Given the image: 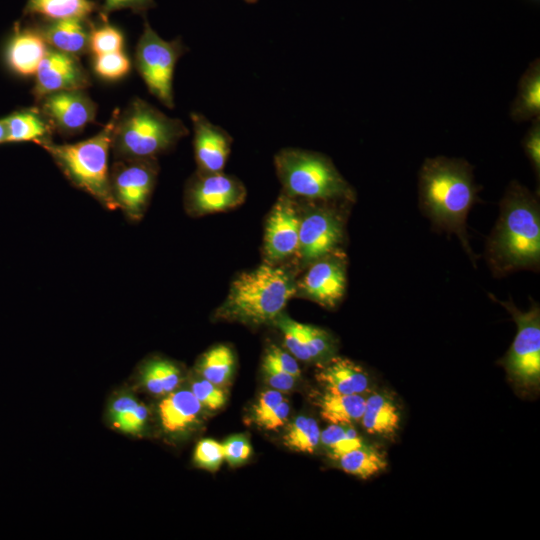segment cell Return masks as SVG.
Returning <instances> with one entry per match:
<instances>
[{
    "label": "cell",
    "instance_id": "obj_42",
    "mask_svg": "<svg viewBox=\"0 0 540 540\" xmlns=\"http://www.w3.org/2000/svg\"><path fill=\"white\" fill-rule=\"evenodd\" d=\"M289 412V402L284 398L273 410L258 420L256 424L267 430L278 429L286 422Z\"/></svg>",
    "mask_w": 540,
    "mask_h": 540
},
{
    "label": "cell",
    "instance_id": "obj_47",
    "mask_svg": "<svg viewBox=\"0 0 540 540\" xmlns=\"http://www.w3.org/2000/svg\"><path fill=\"white\" fill-rule=\"evenodd\" d=\"M246 3L248 4H254L256 3L258 0H244Z\"/></svg>",
    "mask_w": 540,
    "mask_h": 540
},
{
    "label": "cell",
    "instance_id": "obj_28",
    "mask_svg": "<svg viewBox=\"0 0 540 540\" xmlns=\"http://www.w3.org/2000/svg\"><path fill=\"white\" fill-rule=\"evenodd\" d=\"M142 382L146 389L155 395L168 394L177 388L180 371L170 361L154 360L144 367Z\"/></svg>",
    "mask_w": 540,
    "mask_h": 540
},
{
    "label": "cell",
    "instance_id": "obj_16",
    "mask_svg": "<svg viewBox=\"0 0 540 540\" xmlns=\"http://www.w3.org/2000/svg\"><path fill=\"white\" fill-rule=\"evenodd\" d=\"M194 152L199 171L222 172L231 152L232 137L220 126L210 122L203 114L192 112Z\"/></svg>",
    "mask_w": 540,
    "mask_h": 540
},
{
    "label": "cell",
    "instance_id": "obj_40",
    "mask_svg": "<svg viewBox=\"0 0 540 540\" xmlns=\"http://www.w3.org/2000/svg\"><path fill=\"white\" fill-rule=\"evenodd\" d=\"M223 452L224 459L230 464H241L249 458L251 446L246 438L234 436L223 444Z\"/></svg>",
    "mask_w": 540,
    "mask_h": 540
},
{
    "label": "cell",
    "instance_id": "obj_25",
    "mask_svg": "<svg viewBox=\"0 0 540 540\" xmlns=\"http://www.w3.org/2000/svg\"><path fill=\"white\" fill-rule=\"evenodd\" d=\"M96 10L92 0H27L24 14L38 15L49 21L87 19Z\"/></svg>",
    "mask_w": 540,
    "mask_h": 540
},
{
    "label": "cell",
    "instance_id": "obj_43",
    "mask_svg": "<svg viewBox=\"0 0 540 540\" xmlns=\"http://www.w3.org/2000/svg\"><path fill=\"white\" fill-rule=\"evenodd\" d=\"M267 383L275 390L280 392L289 391L295 384L296 377L293 375L276 369L270 365L263 364Z\"/></svg>",
    "mask_w": 540,
    "mask_h": 540
},
{
    "label": "cell",
    "instance_id": "obj_15",
    "mask_svg": "<svg viewBox=\"0 0 540 540\" xmlns=\"http://www.w3.org/2000/svg\"><path fill=\"white\" fill-rule=\"evenodd\" d=\"M292 197L282 195L266 223L264 252L268 260H283L298 249L300 217Z\"/></svg>",
    "mask_w": 540,
    "mask_h": 540
},
{
    "label": "cell",
    "instance_id": "obj_37",
    "mask_svg": "<svg viewBox=\"0 0 540 540\" xmlns=\"http://www.w3.org/2000/svg\"><path fill=\"white\" fill-rule=\"evenodd\" d=\"M147 417V407L138 403L135 407L111 418V420L116 428L123 432L138 433L143 429Z\"/></svg>",
    "mask_w": 540,
    "mask_h": 540
},
{
    "label": "cell",
    "instance_id": "obj_7",
    "mask_svg": "<svg viewBox=\"0 0 540 540\" xmlns=\"http://www.w3.org/2000/svg\"><path fill=\"white\" fill-rule=\"evenodd\" d=\"M517 325V333L502 364L512 382L525 389L538 390L540 384V309L533 303L527 311L513 301H500Z\"/></svg>",
    "mask_w": 540,
    "mask_h": 540
},
{
    "label": "cell",
    "instance_id": "obj_44",
    "mask_svg": "<svg viewBox=\"0 0 540 540\" xmlns=\"http://www.w3.org/2000/svg\"><path fill=\"white\" fill-rule=\"evenodd\" d=\"M284 399L282 393L272 389L263 392L254 405L253 418L255 423L273 410Z\"/></svg>",
    "mask_w": 540,
    "mask_h": 540
},
{
    "label": "cell",
    "instance_id": "obj_45",
    "mask_svg": "<svg viewBox=\"0 0 540 540\" xmlns=\"http://www.w3.org/2000/svg\"><path fill=\"white\" fill-rule=\"evenodd\" d=\"M139 402L132 396L123 395L117 398L110 407V418H113L133 407Z\"/></svg>",
    "mask_w": 540,
    "mask_h": 540
},
{
    "label": "cell",
    "instance_id": "obj_27",
    "mask_svg": "<svg viewBox=\"0 0 540 540\" xmlns=\"http://www.w3.org/2000/svg\"><path fill=\"white\" fill-rule=\"evenodd\" d=\"M234 369V355L225 345H218L206 352L199 363L202 377L222 386L228 382Z\"/></svg>",
    "mask_w": 540,
    "mask_h": 540
},
{
    "label": "cell",
    "instance_id": "obj_24",
    "mask_svg": "<svg viewBox=\"0 0 540 540\" xmlns=\"http://www.w3.org/2000/svg\"><path fill=\"white\" fill-rule=\"evenodd\" d=\"M366 397L363 394L325 392L317 399L320 414L330 424H353L361 420Z\"/></svg>",
    "mask_w": 540,
    "mask_h": 540
},
{
    "label": "cell",
    "instance_id": "obj_14",
    "mask_svg": "<svg viewBox=\"0 0 540 540\" xmlns=\"http://www.w3.org/2000/svg\"><path fill=\"white\" fill-rule=\"evenodd\" d=\"M90 86L89 75L76 56L48 49L37 72L33 94L43 96L65 90H84Z\"/></svg>",
    "mask_w": 540,
    "mask_h": 540
},
{
    "label": "cell",
    "instance_id": "obj_36",
    "mask_svg": "<svg viewBox=\"0 0 540 540\" xmlns=\"http://www.w3.org/2000/svg\"><path fill=\"white\" fill-rule=\"evenodd\" d=\"M223 459V444L212 439H203L197 444L194 460L198 466L215 471Z\"/></svg>",
    "mask_w": 540,
    "mask_h": 540
},
{
    "label": "cell",
    "instance_id": "obj_13",
    "mask_svg": "<svg viewBox=\"0 0 540 540\" xmlns=\"http://www.w3.org/2000/svg\"><path fill=\"white\" fill-rule=\"evenodd\" d=\"M38 102L52 128L65 136L80 133L96 117V104L83 90L50 93Z\"/></svg>",
    "mask_w": 540,
    "mask_h": 540
},
{
    "label": "cell",
    "instance_id": "obj_18",
    "mask_svg": "<svg viewBox=\"0 0 540 540\" xmlns=\"http://www.w3.org/2000/svg\"><path fill=\"white\" fill-rule=\"evenodd\" d=\"M327 392L335 394H364L370 389L367 372L353 361L331 357L316 374Z\"/></svg>",
    "mask_w": 540,
    "mask_h": 540
},
{
    "label": "cell",
    "instance_id": "obj_12",
    "mask_svg": "<svg viewBox=\"0 0 540 540\" xmlns=\"http://www.w3.org/2000/svg\"><path fill=\"white\" fill-rule=\"evenodd\" d=\"M346 286V261L335 252L311 263L296 289L321 306L334 308L344 297Z\"/></svg>",
    "mask_w": 540,
    "mask_h": 540
},
{
    "label": "cell",
    "instance_id": "obj_4",
    "mask_svg": "<svg viewBox=\"0 0 540 540\" xmlns=\"http://www.w3.org/2000/svg\"><path fill=\"white\" fill-rule=\"evenodd\" d=\"M188 134L184 123L143 99H133L116 117L111 148L118 159H150Z\"/></svg>",
    "mask_w": 540,
    "mask_h": 540
},
{
    "label": "cell",
    "instance_id": "obj_26",
    "mask_svg": "<svg viewBox=\"0 0 540 540\" xmlns=\"http://www.w3.org/2000/svg\"><path fill=\"white\" fill-rule=\"evenodd\" d=\"M336 461L344 472L361 479H368L387 466L385 454L366 443L342 454Z\"/></svg>",
    "mask_w": 540,
    "mask_h": 540
},
{
    "label": "cell",
    "instance_id": "obj_5",
    "mask_svg": "<svg viewBox=\"0 0 540 540\" xmlns=\"http://www.w3.org/2000/svg\"><path fill=\"white\" fill-rule=\"evenodd\" d=\"M119 110L93 137L72 144L47 142L43 148L76 187L84 190L110 210L117 208L110 187L108 155Z\"/></svg>",
    "mask_w": 540,
    "mask_h": 540
},
{
    "label": "cell",
    "instance_id": "obj_38",
    "mask_svg": "<svg viewBox=\"0 0 540 540\" xmlns=\"http://www.w3.org/2000/svg\"><path fill=\"white\" fill-rule=\"evenodd\" d=\"M522 146L530 161L537 178L540 175V117L532 120V124L526 132Z\"/></svg>",
    "mask_w": 540,
    "mask_h": 540
},
{
    "label": "cell",
    "instance_id": "obj_8",
    "mask_svg": "<svg viewBox=\"0 0 540 540\" xmlns=\"http://www.w3.org/2000/svg\"><path fill=\"white\" fill-rule=\"evenodd\" d=\"M186 51L176 39H162L145 21L143 32L135 51V66L150 93L163 105L173 109V76L178 59Z\"/></svg>",
    "mask_w": 540,
    "mask_h": 540
},
{
    "label": "cell",
    "instance_id": "obj_29",
    "mask_svg": "<svg viewBox=\"0 0 540 540\" xmlns=\"http://www.w3.org/2000/svg\"><path fill=\"white\" fill-rule=\"evenodd\" d=\"M320 443L326 448L333 459L365 444L352 424H330L321 431Z\"/></svg>",
    "mask_w": 540,
    "mask_h": 540
},
{
    "label": "cell",
    "instance_id": "obj_34",
    "mask_svg": "<svg viewBox=\"0 0 540 540\" xmlns=\"http://www.w3.org/2000/svg\"><path fill=\"white\" fill-rule=\"evenodd\" d=\"M277 325L283 333L284 342L289 351L299 360L311 361L304 345L300 331V323L293 321L288 317H280L277 321Z\"/></svg>",
    "mask_w": 540,
    "mask_h": 540
},
{
    "label": "cell",
    "instance_id": "obj_17",
    "mask_svg": "<svg viewBox=\"0 0 540 540\" xmlns=\"http://www.w3.org/2000/svg\"><path fill=\"white\" fill-rule=\"evenodd\" d=\"M47 51L41 29L17 27L6 48V61L13 72L27 77L36 74Z\"/></svg>",
    "mask_w": 540,
    "mask_h": 540
},
{
    "label": "cell",
    "instance_id": "obj_39",
    "mask_svg": "<svg viewBox=\"0 0 540 540\" xmlns=\"http://www.w3.org/2000/svg\"><path fill=\"white\" fill-rule=\"evenodd\" d=\"M263 364L289 373L296 378L300 376V369L294 357L274 345L268 349Z\"/></svg>",
    "mask_w": 540,
    "mask_h": 540
},
{
    "label": "cell",
    "instance_id": "obj_46",
    "mask_svg": "<svg viewBox=\"0 0 540 540\" xmlns=\"http://www.w3.org/2000/svg\"><path fill=\"white\" fill-rule=\"evenodd\" d=\"M5 139H6V128H5L4 119H1L0 120V143L5 142Z\"/></svg>",
    "mask_w": 540,
    "mask_h": 540
},
{
    "label": "cell",
    "instance_id": "obj_30",
    "mask_svg": "<svg viewBox=\"0 0 540 540\" xmlns=\"http://www.w3.org/2000/svg\"><path fill=\"white\" fill-rule=\"evenodd\" d=\"M320 428L315 419L299 416L291 422L284 435L285 444L296 451L312 453L320 443Z\"/></svg>",
    "mask_w": 540,
    "mask_h": 540
},
{
    "label": "cell",
    "instance_id": "obj_21",
    "mask_svg": "<svg viewBox=\"0 0 540 540\" xmlns=\"http://www.w3.org/2000/svg\"><path fill=\"white\" fill-rule=\"evenodd\" d=\"M90 30L86 19L71 18L50 21L41 32L53 49L78 56L89 49Z\"/></svg>",
    "mask_w": 540,
    "mask_h": 540
},
{
    "label": "cell",
    "instance_id": "obj_2",
    "mask_svg": "<svg viewBox=\"0 0 540 540\" xmlns=\"http://www.w3.org/2000/svg\"><path fill=\"white\" fill-rule=\"evenodd\" d=\"M479 189L473 168L464 159L427 158L419 171V202L423 213L436 228L455 234L472 261L475 255L468 241L466 220L478 201Z\"/></svg>",
    "mask_w": 540,
    "mask_h": 540
},
{
    "label": "cell",
    "instance_id": "obj_1",
    "mask_svg": "<svg viewBox=\"0 0 540 540\" xmlns=\"http://www.w3.org/2000/svg\"><path fill=\"white\" fill-rule=\"evenodd\" d=\"M486 259L495 276L540 265V205L538 197L511 181L500 202V213L486 244Z\"/></svg>",
    "mask_w": 540,
    "mask_h": 540
},
{
    "label": "cell",
    "instance_id": "obj_33",
    "mask_svg": "<svg viewBox=\"0 0 540 540\" xmlns=\"http://www.w3.org/2000/svg\"><path fill=\"white\" fill-rule=\"evenodd\" d=\"M93 66L98 76L107 80H116L128 74L131 63L125 53L116 51L95 56Z\"/></svg>",
    "mask_w": 540,
    "mask_h": 540
},
{
    "label": "cell",
    "instance_id": "obj_6",
    "mask_svg": "<svg viewBox=\"0 0 540 540\" xmlns=\"http://www.w3.org/2000/svg\"><path fill=\"white\" fill-rule=\"evenodd\" d=\"M285 194L310 200L352 201L354 190L329 157L295 148L280 150L274 159Z\"/></svg>",
    "mask_w": 540,
    "mask_h": 540
},
{
    "label": "cell",
    "instance_id": "obj_31",
    "mask_svg": "<svg viewBox=\"0 0 540 540\" xmlns=\"http://www.w3.org/2000/svg\"><path fill=\"white\" fill-rule=\"evenodd\" d=\"M123 43V34L112 25L104 24L90 30L89 48L94 56L122 51Z\"/></svg>",
    "mask_w": 540,
    "mask_h": 540
},
{
    "label": "cell",
    "instance_id": "obj_23",
    "mask_svg": "<svg viewBox=\"0 0 540 540\" xmlns=\"http://www.w3.org/2000/svg\"><path fill=\"white\" fill-rule=\"evenodd\" d=\"M510 116L515 122L532 121L540 117L539 58L534 59L522 74L511 104Z\"/></svg>",
    "mask_w": 540,
    "mask_h": 540
},
{
    "label": "cell",
    "instance_id": "obj_20",
    "mask_svg": "<svg viewBox=\"0 0 540 540\" xmlns=\"http://www.w3.org/2000/svg\"><path fill=\"white\" fill-rule=\"evenodd\" d=\"M202 409L191 390L172 391L159 404L161 425L169 433L183 432L198 421Z\"/></svg>",
    "mask_w": 540,
    "mask_h": 540
},
{
    "label": "cell",
    "instance_id": "obj_41",
    "mask_svg": "<svg viewBox=\"0 0 540 540\" xmlns=\"http://www.w3.org/2000/svg\"><path fill=\"white\" fill-rule=\"evenodd\" d=\"M155 5L154 0H103L100 14L106 20L113 11L130 9L135 13H141L155 7Z\"/></svg>",
    "mask_w": 540,
    "mask_h": 540
},
{
    "label": "cell",
    "instance_id": "obj_32",
    "mask_svg": "<svg viewBox=\"0 0 540 540\" xmlns=\"http://www.w3.org/2000/svg\"><path fill=\"white\" fill-rule=\"evenodd\" d=\"M300 331L311 360L328 358L332 354L334 342L328 332L302 323H300Z\"/></svg>",
    "mask_w": 540,
    "mask_h": 540
},
{
    "label": "cell",
    "instance_id": "obj_3",
    "mask_svg": "<svg viewBox=\"0 0 540 540\" xmlns=\"http://www.w3.org/2000/svg\"><path fill=\"white\" fill-rule=\"evenodd\" d=\"M296 292L286 271L268 264L260 265L243 272L232 282L216 316L252 325L262 324L277 318Z\"/></svg>",
    "mask_w": 540,
    "mask_h": 540
},
{
    "label": "cell",
    "instance_id": "obj_10",
    "mask_svg": "<svg viewBox=\"0 0 540 540\" xmlns=\"http://www.w3.org/2000/svg\"><path fill=\"white\" fill-rule=\"evenodd\" d=\"M343 240V219L335 208L312 207L300 217L297 253L303 264L339 252Z\"/></svg>",
    "mask_w": 540,
    "mask_h": 540
},
{
    "label": "cell",
    "instance_id": "obj_22",
    "mask_svg": "<svg viewBox=\"0 0 540 540\" xmlns=\"http://www.w3.org/2000/svg\"><path fill=\"white\" fill-rule=\"evenodd\" d=\"M5 142H50L52 126L39 108L16 111L4 119Z\"/></svg>",
    "mask_w": 540,
    "mask_h": 540
},
{
    "label": "cell",
    "instance_id": "obj_19",
    "mask_svg": "<svg viewBox=\"0 0 540 540\" xmlns=\"http://www.w3.org/2000/svg\"><path fill=\"white\" fill-rule=\"evenodd\" d=\"M396 401L386 392H372L365 399L361 424L369 434L393 438L400 426Z\"/></svg>",
    "mask_w": 540,
    "mask_h": 540
},
{
    "label": "cell",
    "instance_id": "obj_9",
    "mask_svg": "<svg viewBox=\"0 0 540 540\" xmlns=\"http://www.w3.org/2000/svg\"><path fill=\"white\" fill-rule=\"evenodd\" d=\"M157 175L155 158L118 159L110 173L111 193L117 208L132 221L143 216Z\"/></svg>",
    "mask_w": 540,
    "mask_h": 540
},
{
    "label": "cell",
    "instance_id": "obj_11",
    "mask_svg": "<svg viewBox=\"0 0 540 540\" xmlns=\"http://www.w3.org/2000/svg\"><path fill=\"white\" fill-rule=\"evenodd\" d=\"M246 197V189L236 178L219 173L195 175L186 189L188 209L195 214L226 211L240 205Z\"/></svg>",
    "mask_w": 540,
    "mask_h": 540
},
{
    "label": "cell",
    "instance_id": "obj_35",
    "mask_svg": "<svg viewBox=\"0 0 540 540\" xmlns=\"http://www.w3.org/2000/svg\"><path fill=\"white\" fill-rule=\"evenodd\" d=\"M191 391L199 400L203 408L217 410L224 406L226 402V393L218 385L211 383L206 379H200L193 382Z\"/></svg>",
    "mask_w": 540,
    "mask_h": 540
}]
</instances>
